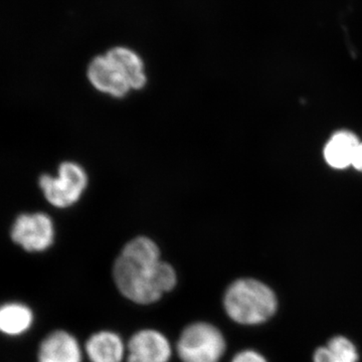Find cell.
I'll list each match as a JSON object with an SVG mask.
<instances>
[{"label":"cell","instance_id":"1","mask_svg":"<svg viewBox=\"0 0 362 362\" xmlns=\"http://www.w3.org/2000/svg\"><path fill=\"white\" fill-rule=\"evenodd\" d=\"M117 289L138 305L156 303L177 284L173 267L161 261L153 240L139 237L128 243L113 266Z\"/></svg>","mask_w":362,"mask_h":362},{"label":"cell","instance_id":"2","mask_svg":"<svg viewBox=\"0 0 362 362\" xmlns=\"http://www.w3.org/2000/svg\"><path fill=\"white\" fill-rule=\"evenodd\" d=\"M223 308L233 322L257 325L275 314L277 299L264 283L254 279H240L226 289Z\"/></svg>","mask_w":362,"mask_h":362},{"label":"cell","instance_id":"3","mask_svg":"<svg viewBox=\"0 0 362 362\" xmlns=\"http://www.w3.org/2000/svg\"><path fill=\"white\" fill-rule=\"evenodd\" d=\"M226 349L223 333L214 324L204 321L188 324L176 343L181 362H220Z\"/></svg>","mask_w":362,"mask_h":362},{"label":"cell","instance_id":"4","mask_svg":"<svg viewBox=\"0 0 362 362\" xmlns=\"http://www.w3.org/2000/svg\"><path fill=\"white\" fill-rule=\"evenodd\" d=\"M87 183L84 169L73 162H65L59 166L58 177L42 175L40 180L45 199L52 206L61 209L77 202Z\"/></svg>","mask_w":362,"mask_h":362},{"label":"cell","instance_id":"5","mask_svg":"<svg viewBox=\"0 0 362 362\" xmlns=\"http://www.w3.org/2000/svg\"><path fill=\"white\" fill-rule=\"evenodd\" d=\"M52 221L45 214H21L14 223L11 238L28 252H42L54 243Z\"/></svg>","mask_w":362,"mask_h":362},{"label":"cell","instance_id":"6","mask_svg":"<svg viewBox=\"0 0 362 362\" xmlns=\"http://www.w3.org/2000/svg\"><path fill=\"white\" fill-rule=\"evenodd\" d=\"M173 350L168 338L156 329L137 331L127 343V362H169Z\"/></svg>","mask_w":362,"mask_h":362},{"label":"cell","instance_id":"7","mask_svg":"<svg viewBox=\"0 0 362 362\" xmlns=\"http://www.w3.org/2000/svg\"><path fill=\"white\" fill-rule=\"evenodd\" d=\"M88 78L98 90L114 97H124L131 90L122 71L106 54L95 57L90 61L88 66Z\"/></svg>","mask_w":362,"mask_h":362},{"label":"cell","instance_id":"8","mask_svg":"<svg viewBox=\"0 0 362 362\" xmlns=\"http://www.w3.org/2000/svg\"><path fill=\"white\" fill-rule=\"evenodd\" d=\"M84 354L77 338L65 330H56L40 343L39 362H83Z\"/></svg>","mask_w":362,"mask_h":362},{"label":"cell","instance_id":"9","mask_svg":"<svg viewBox=\"0 0 362 362\" xmlns=\"http://www.w3.org/2000/svg\"><path fill=\"white\" fill-rule=\"evenodd\" d=\"M84 351L90 362H123L127 345L114 331L101 330L88 338Z\"/></svg>","mask_w":362,"mask_h":362},{"label":"cell","instance_id":"10","mask_svg":"<svg viewBox=\"0 0 362 362\" xmlns=\"http://www.w3.org/2000/svg\"><path fill=\"white\" fill-rule=\"evenodd\" d=\"M361 140L354 133L341 130L335 133L324 148V158L335 169H344L354 164Z\"/></svg>","mask_w":362,"mask_h":362},{"label":"cell","instance_id":"11","mask_svg":"<svg viewBox=\"0 0 362 362\" xmlns=\"http://www.w3.org/2000/svg\"><path fill=\"white\" fill-rule=\"evenodd\" d=\"M106 56L122 71L131 89L140 90L144 87L147 81L144 63L137 52L129 47L118 45L109 49Z\"/></svg>","mask_w":362,"mask_h":362},{"label":"cell","instance_id":"12","mask_svg":"<svg viewBox=\"0 0 362 362\" xmlns=\"http://www.w3.org/2000/svg\"><path fill=\"white\" fill-rule=\"evenodd\" d=\"M33 321V312L25 305L13 303L0 307V331L7 335L25 332Z\"/></svg>","mask_w":362,"mask_h":362},{"label":"cell","instance_id":"13","mask_svg":"<svg viewBox=\"0 0 362 362\" xmlns=\"http://www.w3.org/2000/svg\"><path fill=\"white\" fill-rule=\"evenodd\" d=\"M358 354L354 343L342 337H333L327 346L314 354V362H357Z\"/></svg>","mask_w":362,"mask_h":362},{"label":"cell","instance_id":"14","mask_svg":"<svg viewBox=\"0 0 362 362\" xmlns=\"http://www.w3.org/2000/svg\"><path fill=\"white\" fill-rule=\"evenodd\" d=\"M232 362H267L265 357L254 350H244L233 357Z\"/></svg>","mask_w":362,"mask_h":362},{"label":"cell","instance_id":"15","mask_svg":"<svg viewBox=\"0 0 362 362\" xmlns=\"http://www.w3.org/2000/svg\"><path fill=\"white\" fill-rule=\"evenodd\" d=\"M356 170L361 171L362 173V141L359 144L358 149H357V153L356 158H354V164H352Z\"/></svg>","mask_w":362,"mask_h":362}]
</instances>
